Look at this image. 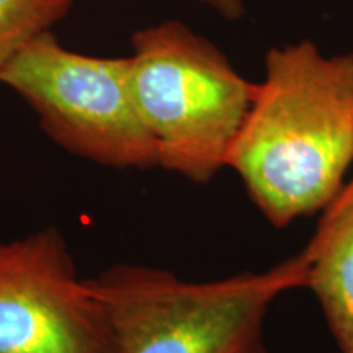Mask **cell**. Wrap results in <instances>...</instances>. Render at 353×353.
<instances>
[{
  "instance_id": "cell-2",
  "label": "cell",
  "mask_w": 353,
  "mask_h": 353,
  "mask_svg": "<svg viewBox=\"0 0 353 353\" xmlns=\"http://www.w3.org/2000/svg\"><path fill=\"white\" fill-rule=\"evenodd\" d=\"M304 250L263 272L192 281L165 268L114 263L92 286L107 312L114 353H273L272 304L306 288Z\"/></svg>"
},
{
  "instance_id": "cell-1",
  "label": "cell",
  "mask_w": 353,
  "mask_h": 353,
  "mask_svg": "<svg viewBox=\"0 0 353 353\" xmlns=\"http://www.w3.org/2000/svg\"><path fill=\"white\" fill-rule=\"evenodd\" d=\"M352 164L353 54L325 56L312 41L273 48L226 167L268 223L286 228L327 208Z\"/></svg>"
},
{
  "instance_id": "cell-8",
  "label": "cell",
  "mask_w": 353,
  "mask_h": 353,
  "mask_svg": "<svg viewBox=\"0 0 353 353\" xmlns=\"http://www.w3.org/2000/svg\"><path fill=\"white\" fill-rule=\"evenodd\" d=\"M195 2L208 7L210 10L228 20H237L245 12L244 0H195Z\"/></svg>"
},
{
  "instance_id": "cell-4",
  "label": "cell",
  "mask_w": 353,
  "mask_h": 353,
  "mask_svg": "<svg viewBox=\"0 0 353 353\" xmlns=\"http://www.w3.org/2000/svg\"><path fill=\"white\" fill-rule=\"evenodd\" d=\"M0 82L72 156L110 169L159 167L156 143L132 99L130 57L81 54L48 32L3 69Z\"/></svg>"
},
{
  "instance_id": "cell-3",
  "label": "cell",
  "mask_w": 353,
  "mask_h": 353,
  "mask_svg": "<svg viewBox=\"0 0 353 353\" xmlns=\"http://www.w3.org/2000/svg\"><path fill=\"white\" fill-rule=\"evenodd\" d=\"M131 46L132 99L156 143L159 167L210 183L226 167L257 83L182 21L139 30Z\"/></svg>"
},
{
  "instance_id": "cell-7",
  "label": "cell",
  "mask_w": 353,
  "mask_h": 353,
  "mask_svg": "<svg viewBox=\"0 0 353 353\" xmlns=\"http://www.w3.org/2000/svg\"><path fill=\"white\" fill-rule=\"evenodd\" d=\"M72 0H0V74L33 39L65 19Z\"/></svg>"
},
{
  "instance_id": "cell-5",
  "label": "cell",
  "mask_w": 353,
  "mask_h": 353,
  "mask_svg": "<svg viewBox=\"0 0 353 353\" xmlns=\"http://www.w3.org/2000/svg\"><path fill=\"white\" fill-rule=\"evenodd\" d=\"M0 353H114L103 304L56 228L0 239Z\"/></svg>"
},
{
  "instance_id": "cell-6",
  "label": "cell",
  "mask_w": 353,
  "mask_h": 353,
  "mask_svg": "<svg viewBox=\"0 0 353 353\" xmlns=\"http://www.w3.org/2000/svg\"><path fill=\"white\" fill-rule=\"evenodd\" d=\"M306 288L317 298L342 353H353V179L324 210L304 247Z\"/></svg>"
}]
</instances>
